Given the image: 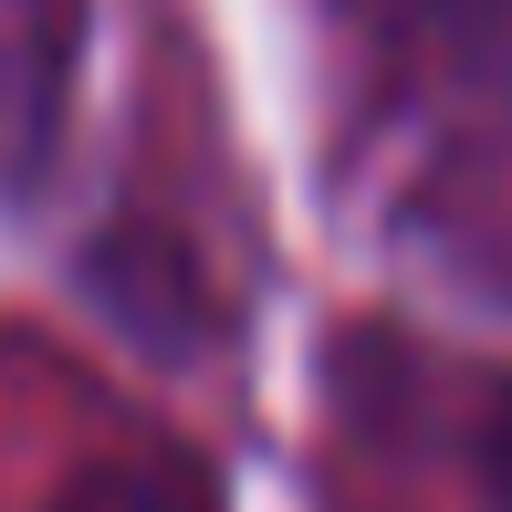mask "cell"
<instances>
[{
    "instance_id": "6da1fadb",
    "label": "cell",
    "mask_w": 512,
    "mask_h": 512,
    "mask_svg": "<svg viewBox=\"0 0 512 512\" xmlns=\"http://www.w3.org/2000/svg\"><path fill=\"white\" fill-rule=\"evenodd\" d=\"M53 512H220V492L189 450H126V460H84Z\"/></svg>"
},
{
    "instance_id": "7a4b0ae2",
    "label": "cell",
    "mask_w": 512,
    "mask_h": 512,
    "mask_svg": "<svg viewBox=\"0 0 512 512\" xmlns=\"http://www.w3.org/2000/svg\"><path fill=\"white\" fill-rule=\"evenodd\" d=\"M481 502H492V512H512V398L492 408V418H481Z\"/></svg>"
}]
</instances>
